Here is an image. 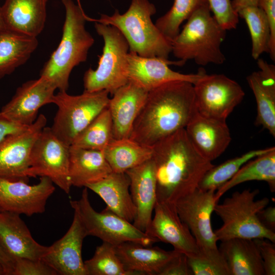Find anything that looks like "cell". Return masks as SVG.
<instances>
[{
  "label": "cell",
  "mask_w": 275,
  "mask_h": 275,
  "mask_svg": "<svg viewBox=\"0 0 275 275\" xmlns=\"http://www.w3.org/2000/svg\"><path fill=\"white\" fill-rule=\"evenodd\" d=\"M0 275H4V272L1 266H0Z\"/></svg>",
  "instance_id": "c3c4849f"
},
{
  "label": "cell",
  "mask_w": 275,
  "mask_h": 275,
  "mask_svg": "<svg viewBox=\"0 0 275 275\" xmlns=\"http://www.w3.org/2000/svg\"><path fill=\"white\" fill-rule=\"evenodd\" d=\"M113 139L112 120L107 107L78 135L71 145L103 151Z\"/></svg>",
  "instance_id": "1f68e13d"
},
{
  "label": "cell",
  "mask_w": 275,
  "mask_h": 275,
  "mask_svg": "<svg viewBox=\"0 0 275 275\" xmlns=\"http://www.w3.org/2000/svg\"><path fill=\"white\" fill-rule=\"evenodd\" d=\"M258 216L261 223L266 228L275 232L274 207H266L259 212Z\"/></svg>",
  "instance_id": "ee69618b"
},
{
  "label": "cell",
  "mask_w": 275,
  "mask_h": 275,
  "mask_svg": "<svg viewBox=\"0 0 275 275\" xmlns=\"http://www.w3.org/2000/svg\"><path fill=\"white\" fill-rule=\"evenodd\" d=\"M48 0H5L1 6L6 29L37 37L43 31Z\"/></svg>",
  "instance_id": "cb8c5ba5"
},
{
  "label": "cell",
  "mask_w": 275,
  "mask_h": 275,
  "mask_svg": "<svg viewBox=\"0 0 275 275\" xmlns=\"http://www.w3.org/2000/svg\"><path fill=\"white\" fill-rule=\"evenodd\" d=\"M86 187L98 195L107 208L126 221L133 222L136 209L129 193L130 180L125 173L112 172L103 179Z\"/></svg>",
  "instance_id": "484cf974"
},
{
  "label": "cell",
  "mask_w": 275,
  "mask_h": 275,
  "mask_svg": "<svg viewBox=\"0 0 275 275\" xmlns=\"http://www.w3.org/2000/svg\"><path fill=\"white\" fill-rule=\"evenodd\" d=\"M238 14L248 26L252 41L251 55L257 60L263 52H269L270 31L267 17L258 6L243 8Z\"/></svg>",
  "instance_id": "d6a6232c"
},
{
  "label": "cell",
  "mask_w": 275,
  "mask_h": 275,
  "mask_svg": "<svg viewBox=\"0 0 275 275\" xmlns=\"http://www.w3.org/2000/svg\"><path fill=\"white\" fill-rule=\"evenodd\" d=\"M207 0H174L171 9L159 17L155 24L171 42L180 32L182 23L201 7L207 5Z\"/></svg>",
  "instance_id": "e575fe53"
},
{
  "label": "cell",
  "mask_w": 275,
  "mask_h": 275,
  "mask_svg": "<svg viewBox=\"0 0 275 275\" xmlns=\"http://www.w3.org/2000/svg\"><path fill=\"white\" fill-rule=\"evenodd\" d=\"M210 11L222 28L226 31L235 29L239 22L238 13L231 0H207Z\"/></svg>",
  "instance_id": "8d00e7d4"
},
{
  "label": "cell",
  "mask_w": 275,
  "mask_h": 275,
  "mask_svg": "<svg viewBox=\"0 0 275 275\" xmlns=\"http://www.w3.org/2000/svg\"><path fill=\"white\" fill-rule=\"evenodd\" d=\"M259 0H232V5L234 9L238 12L248 7L258 6Z\"/></svg>",
  "instance_id": "bcb514c9"
},
{
  "label": "cell",
  "mask_w": 275,
  "mask_h": 275,
  "mask_svg": "<svg viewBox=\"0 0 275 275\" xmlns=\"http://www.w3.org/2000/svg\"><path fill=\"white\" fill-rule=\"evenodd\" d=\"M55 85L43 76L28 80L19 87L12 99L5 104L0 115L13 122L24 126L32 125L43 106L53 103Z\"/></svg>",
  "instance_id": "9a60e30c"
},
{
  "label": "cell",
  "mask_w": 275,
  "mask_h": 275,
  "mask_svg": "<svg viewBox=\"0 0 275 275\" xmlns=\"http://www.w3.org/2000/svg\"><path fill=\"white\" fill-rule=\"evenodd\" d=\"M193 85L197 112L223 121H226L245 95L237 81L222 74L205 73Z\"/></svg>",
  "instance_id": "7c38bea8"
},
{
  "label": "cell",
  "mask_w": 275,
  "mask_h": 275,
  "mask_svg": "<svg viewBox=\"0 0 275 275\" xmlns=\"http://www.w3.org/2000/svg\"><path fill=\"white\" fill-rule=\"evenodd\" d=\"M87 236L78 213L74 210L73 221L68 230L48 246L42 260L58 274L87 275L81 256L82 242Z\"/></svg>",
  "instance_id": "ac0fdd59"
},
{
  "label": "cell",
  "mask_w": 275,
  "mask_h": 275,
  "mask_svg": "<svg viewBox=\"0 0 275 275\" xmlns=\"http://www.w3.org/2000/svg\"><path fill=\"white\" fill-rule=\"evenodd\" d=\"M259 70L248 76V84L257 104L256 124L275 137V66L261 58L257 60Z\"/></svg>",
  "instance_id": "603a6c76"
},
{
  "label": "cell",
  "mask_w": 275,
  "mask_h": 275,
  "mask_svg": "<svg viewBox=\"0 0 275 275\" xmlns=\"http://www.w3.org/2000/svg\"><path fill=\"white\" fill-rule=\"evenodd\" d=\"M197 112L192 83L181 80L166 83L148 92L129 138L152 147L185 128Z\"/></svg>",
  "instance_id": "7a4b0ae2"
},
{
  "label": "cell",
  "mask_w": 275,
  "mask_h": 275,
  "mask_svg": "<svg viewBox=\"0 0 275 275\" xmlns=\"http://www.w3.org/2000/svg\"><path fill=\"white\" fill-rule=\"evenodd\" d=\"M112 172L102 151L70 146L69 176L72 186L85 187Z\"/></svg>",
  "instance_id": "4316f807"
},
{
  "label": "cell",
  "mask_w": 275,
  "mask_h": 275,
  "mask_svg": "<svg viewBox=\"0 0 275 275\" xmlns=\"http://www.w3.org/2000/svg\"><path fill=\"white\" fill-rule=\"evenodd\" d=\"M160 275H193L187 261V256L177 251L161 271Z\"/></svg>",
  "instance_id": "60d3db41"
},
{
  "label": "cell",
  "mask_w": 275,
  "mask_h": 275,
  "mask_svg": "<svg viewBox=\"0 0 275 275\" xmlns=\"http://www.w3.org/2000/svg\"><path fill=\"white\" fill-rule=\"evenodd\" d=\"M70 146L45 126L32 146L27 176L46 177L69 194L72 186L69 176Z\"/></svg>",
  "instance_id": "8fae6325"
},
{
  "label": "cell",
  "mask_w": 275,
  "mask_h": 275,
  "mask_svg": "<svg viewBox=\"0 0 275 275\" xmlns=\"http://www.w3.org/2000/svg\"><path fill=\"white\" fill-rule=\"evenodd\" d=\"M116 253L131 275H160L177 251L128 241L115 246Z\"/></svg>",
  "instance_id": "d4e9b609"
},
{
  "label": "cell",
  "mask_w": 275,
  "mask_h": 275,
  "mask_svg": "<svg viewBox=\"0 0 275 275\" xmlns=\"http://www.w3.org/2000/svg\"><path fill=\"white\" fill-rule=\"evenodd\" d=\"M157 201L172 203L194 191L214 165L195 149L181 129L152 146Z\"/></svg>",
  "instance_id": "6da1fadb"
},
{
  "label": "cell",
  "mask_w": 275,
  "mask_h": 275,
  "mask_svg": "<svg viewBox=\"0 0 275 275\" xmlns=\"http://www.w3.org/2000/svg\"><path fill=\"white\" fill-rule=\"evenodd\" d=\"M46 123V117L40 114L24 130L0 143V176L28 181L26 173L31 149Z\"/></svg>",
  "instance_id": "2e32d148"
},
{
  "label": "cell",
  "mask_w": 275,
  "mask_h": 275,
  "mask_svg": "<svg viewBox=\"0 0 275 275\" xmlns=\"http://www.w3.org/2000/svg\"><path fill=\"white\" fill-rule=\"evenodd\" d=\"M156 12L155 5L148 0H132L123 14L116 10L112 15L101 14L96 19L87 16V19L116 28L126 39L130 51L144 57L169 60L171 42L152 22L151 17Z\"/></svg>",
  "instance_id": "277c9868"
},
{
  "label": "cell",
  "mask_w": 275,
  "mask_h": 275,
  "mask_svg": "<svg viewBox=\"0 0 275 275\" xmlns=\"http://www.w3.org/2000/svg\"><path fill=\"white\" fill-rule=\"evenodd\" d=\"M0 266L4 275H12L14 270V261L4 251L0 245Z\"/></svg>",
  "instance_id": "f6af8a7d"
},
{
  "label": "cell",
  "mask_w": 275,
  "mask_h": 275,
  "mask_svg": "<svg viewBox=\"0 0 275 275\" xmlns=\"http://www.w3.org/2000/svg\"><path fill=\"white\" fill-rule=\"evenodd\" d=\"M70 204L78 213L88 236L97 237L115 246L128 241L146 246L159 242L106 207L101 212L96 211L90 202L86 187L79 199L70 200Z\"/></svg>",
  "instance_id": "9c48e42d"
},
{
  "label": "cell",
  "mask_w": 275,
  "mask_h": 275,
  "mask_svg": "<svg viewBox=\"0 0 275 275\" xmlns=\"http://www.w3.org/2000/svg\"><path fill=\"white\" fill-rule=\"evenodd\" d=\"M193 275H230L226 261H217L202 256H187Z\"/></svg>",
  "instance_id": "74e56055"
},
{
  "label": "cell",
  "mask_w": 275,
  "mask_h": 275,
  "mask_svg": "<svg viewBox=\"0 0 275 275\" xmlns=\"http://www.w3.org/2000/svg\"><path fill=\"white\" fill-rule=\"evenodd\" d=\"M154 212L147 234L170 244L187 256L201 255L194 237L179 216L174 203L156 201Z\"/></svg>",
  "instance_id": "e0dca14e"
},
{
  "label": "cell",
  "mask_w": 275,
  "mask_h": 275,
  "mask_svg": "<svg viewBox=\"0 0 275 275\" xmlns=\"http://www.w3.org/2000/svg\"><path fill=\"white\" fill-rule=\"evenodd\" d=\"M250 181L266 182L271 192L275 191V148L245 163L228 181L215 192L218 202L221 197L230 189Z\"/></svg>",
  "instance_id": "f546056e"
},
{
  "label": "cell",
  "mask_w": 275,
  "mask_h": 275,
  "mask_svg": "<svg viewBox=\"0 0 275 275\" xmlns=\"http://www.w3.org/2000/svg\"><path fill=\"white\" fill-rule=\"evenodd\" d=\"M102 151L113 172L125 173L150 159L152 147L142 145L128 138L113 139Z\"/></svg>",
  "instance_id": "4dcf8cb0"
},
{
  "label": "cell",
  "mask_w": 275,
  "mask_h": 275,
  "mask_svg": "<svg viewBox=\"0 0 275 275\" xmlns=\"http://www.w3.org/2000/svg\"><path fill=\"white\" fill-rule=\"evenodd\" d=\"M5 29H6V28L2 15L1 6H0V33H1Z\"/></svg>",
  "instance_id": "7dc6e473"
},
{
  "label": "cell",
  "mask_w": 275,
  "mask_h": 275,
  "mask_svg": "<svg viewBox=\"0 0 275 275\" xmlns=\"http://www.w3.org/2000/svg\"><path fill=\"white\" fill-rule=\"evenodd\" d=\"M258 6L265 13L268 21L270 39L269 52L270 57L275 60V0H259Z\"/></svg>",
  "instance_id": "b9f144b4"
},
{
  "label": "cell",
  "mask_w": 275,
  "mask_h": 275,
  "mask_svg": "<svg viewBox=\"0 0 275 275\" xmlns=\"http://www.w3.org/2000/svg\"><path fill=\"white\" fill-rule=\"evenodd\" d=\"M148 93L134 82L128 81L113 94L107 108L112 120L114 139L129 138Z\"/></svg>",
  "instance_id": "7402d4cb"
},
{
  "label": "cell",
  "mask_w": 275,
  "mask_h": 275,
  "mask_svg": "<svg viewBox=\"0 0 275 275\" xmlns=\"http://www.w3.org/2000/svg\"><path fill=\"white\" fill-rule=\"evenodd\" d=\"M65 19L60 44L45 63L40 76L51 81L60 91H67L73 69L88 57L94 39L86 29L87 16L80 4L62 0Z\"/></svg>",
  "instance_id": "3957f363"
},
{
  "label": "cell",
  "mask_w": 275,
  "mask_h": 275,
  "mask_svg": "<svg viewBox=\"0 0 275 275\" xmlns=\"http://www.w3.org/2000/svg\"><path fill=\"white\" fill-rule=\"evenodd\" d=\"M259 249L265 275L275 274L274 243L263 238L254 239Z\"/></svg>",
  "instance_id": "ab89813d"
},
{
  "label": "cell",
  "mask_w": 275,
  "mask_h": 275,
  "mask_svg": "<svg viewBox=\"0 0 275 275\" xmlns=\"http://www.w3.org/2000/svg\"><path fill=\"white\" fill-rule=\"evenodd\" d=\"M185 129L197 151L211 162L225 152L231 141L226 121L206 117L198 112Z\"/></svg>",
  "instance_id": "d6986e66"
},
{
  "label": "cell",
  "mask_w": 275,
  "mask_h": 275,
  "mask_svg": "<svg viewBox=\"0 0 275 275\" xmlns=\"http://www.w3.org/2000/svg\"><path fill=\"white\" fill-rule=\"evenodd\" d=\"M221 242L218 249L226 261L230 275L265 274L254 239L235 238Z\"/></svg>",
  "instance_id": "83f0119b"
},
{
  "label": "cell",
  "mask_w": 275,
  "mask_h": 275,
  "mask_svg": "<svg viewBox=\"0 0 275 275\" xmlns=\"http://www.w3.org/2000/svg\"><path fill=\"white\" fill-rule=\"evenodd\" d=\"M38 45L37 37L7 29L0 33V79L26 63Z\"/></svg>",
  "instance_id": "f1b7e54d"
},
{
  "label": "cell",
  "mask_w": 275,
  "mask_h": 275,
  "mask_svg": "<svg viewBox=\"0 0 275 275\" xmlns=\"http://www.w3.org/2000/svg\"><path fill=\"white\" fill-rule=\"evenodd\" d=\"M29 126L10 121L0 115V143L9 137L24 130Z\"/></svg>",
  "instance_id": "7bdbcfd3"
},
{
  "label": "cell",
  "mask_w": 275,
  "mask_h": 275,
  "mask_svg": "<svg viewBox=\"0 0 275 275\" xmlns=\"http://www.w3.org/2000/svg\"><path fill=\"white\" fill-rule=\"evenodd\" d=\"M214 190L197 188L178 199L174 203L177 212L188 227L199 249L200 256L217 261H226L217 245L218 241L213 231L211 216L215 205Z\"/></svg>",
  "instance_id": "30bf717a"
},
{
  "label": "cell",
  "mask_w": 275,
  "mask_h": 275,
  "mask_svg": "<svg viewBox=\"0 0 275 275\" xmlns=\"http://www.w3.org/2000/svg\"><path fill=\"white\" fill-rule=\"evenodd\" d=\"M127 62L128 81L148 92L173 81H186L194 84L206 73L204 69L200 68L196 73H181L172 70L169 66H183L185 62L182 60L144 57L130 51L127 56Z\"/></svg>",
  "instance_id": "5bb4252c"
},
{
  "label": "cell",
  "mask_w": 275,
  "mask_h": 275,
  "mask_svg": "<svg viewBox=\"0 0 275 275\" xmlns=\"http://www.w3.org/2000/svg\"><path fill=\"white\" fill-rule=\"evenodd\" d=\"M106 90L71 95L67 91L55 94L53 103L58 107L51 130L63 142L71 146L78 135L108 106Z\"/></svg>",
  "instance_id": "ba28073f"
},
{
  "label": "cell",
  "mask_w": 275,
  "mask_h": 275,
  "mask_svg": "<svg viewBox=\"0 0 275 275\" xmlns=\"http://www.w3.org/2000/svg\"><path fill=\"white\" fill-rule=\"evenodd\" d=\"M97 34L103 39L102 53L95 70L89 68L84 75V91L106 90L113 95L128 82L127 56L128 44L119 30L114 26L94 22Z\"/></svg>",
  "instance_id": "52a82bcc"
},
{
  "label": "cell",
  "mask_w": 275,
  "mask_h": 275,
  "mask_svg": "<svg viewBox=\"0 0 275 275\" xmlns=\"http://www.w3.org/2000/svg\"><path fill=\"white\" fill-rule=\"evenodd\" d=\"M274 147L251 150L241 156L229 159L218 166H214L205 174L198 188L204 190H216L221 185L230 180L245 163L270 151Z\"/></svg>",
  "instance_id": "836d02e7"
},
{
  "label": "cell",
  "mask_w": 275,
  "mask_h": 275,
  "mask_svg": "<svg viewBox=\"0 0 275 275\" xmlns=\"http://www.w3.org/2000/svg\"><path fill=\"white\" fill-rule=\"evenodd\" d=\"M12 275H57V272L42 260L24 258L14 259Z\"/></svg>",
  "instance_id": "f35d334b"
},
{
  "label": "cell",
  "mask_w": 275,
  "mask_h": 275,
  "mask_svg": "<svg viewBox=\"0 0 275 275\" xmlns=\"http://www.w3.org/2000/svg\"><path fill=\"white\" fill-rule=\"evenodd\" d=\"M0 245L13 259L42 260L48 250L32 237L20 215L0 211Z\"/></svg>",
  "instance_id": "44dd1931"
},
{
  "label": "cell",
  "mask_w": 275,
  "mask_h": 275,
  "mask_svg": "<svg viewBox=\"0 0 275 275\" xmlns=\"http://www.w3.org/2000/svg\"><path fill=\"white\" fill-rule=\"evenodd\" d=\"M54 190L53 183L46 177H40L38 183L29 185L23 179L0 176V211L28 216L43 213Z\"/></svg>",
  "instance_id": "4fadbf2b"
},
{
  "label": "cell",
  "mask_w": 275,
  "mask_h": 275,
  "mask_svg": "<svg viewBox=\"0 0 275 275\" xmlns=\"http://www.w3.org/2000/svg\"><path fill=\"white\" fill-rule=\"evenodd\" d=\"M115 246L103 242L93 256L84 262L87 275H131L117 256Z\"/></svg>",
  "instance_id": "d590c367"
},
{
  "label": "cell",
  "mask_w": 275,
  "mask_h": 275,
  "mask_svg": "<svg viewBox=\"0 0 275 275\" xmlns=\"http://www.w3.org/2000/svg\"><path fill=\"white\" fill-rule=\"evenodd\" d=\"M125 173L130 180V195L136 209L133 225L146 233L157 200L155 171L152 158Z\"/></svg>",
  "instance_id": "ffe728a7"
},
{
  "label": "cell",
  "mask_w": 275,
  "mask_h": 275,
  "mask_svg": "<svg viewBox=\"0 0 275 275\" xmlns=\"http://www.w3.org/2000/svg\"><path fill=\"white\" fill-rule=\"evenodd\" d=\"M172 41V52L186 63L193 60L206 66L223 64L226 57L221 49L226 31L213 16L208 4L198 9Z\"/></svg>",
  "instance_id": "5b68a950"
},
{
  "label": "cell",
  "mask_w": 275,
  "mask_h": 275,
  "mask_svg": "<svg viewBox=\"0 0 275 275\" xmlns=\"http://www.w3.org/2000/svg\"><path fill=\"white\" fill-rule=\"evenodd\" d=\"M259 193L258 189L237 191L215 205L213 211L223 223L214 231L218 241L235 238H263L275 242V232L266 228L258 216L259 212L270 202L267 197L255 200Z\"/></svg>",
  "instance_id": "8992f818"
}]
</instances>
